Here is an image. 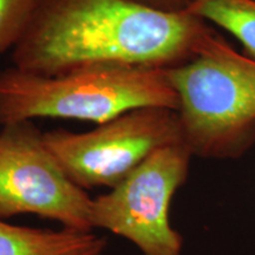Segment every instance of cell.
Returning <instances> with one entry per match:
<instances>
[{"instance_id":"7a4b0ae2","label":"cell","mask_w":255,"mask_h":255,"mask_svg":"<svg viewBox=\"0 0 255 255\" xmlns=\"http://www.w3.org/2000/svg\"><path fill=\"white\" fill-rule=\"evenodd\" d=\"M178 109L167 70L103 65L55 76L0 72V124L63 119L98 126L138 108Z\"/></svg>"},{"instance_id":"3957f363","label":"cell","mask_w":255,"mask_h":255,"mask_svg":"<svg viewBox=\"0 0 255 255\" xmlns=\"http://www.w3.org/2000/svg\"><path fill=\"white\" fill-rule=\"evenodd\" d=\"M191 155L237 159L255 143V60L215 30L193 59L167 70Z\"/></svg>"},{"instance_id":"277c9868","label":"cell","mask_w":255,"mask_h":255,"mask_svg":"<svg viewBox=\"0 0 255 255\" xmlns=\"http://www.w3.org/2000/svg\"><path fill=\"white\" fill-rule=\"evenodd\" d=\"M43 138L77 186L111 189L156 150L182 142V133L176 110L146 107L98 124L90 131L52 130L43 132Z\"/></svg>"},{"instance_id":"30bf717a","label":"cell","mask_w":255,"mask_h":255,"mask_svg":"<svg viewBox=\"0 0 255 255\" xmlns=\"http://www.w3.org/2000/svg\"><path fill=\"white\" fill-rule=\"evenodd\" d=\"M131 1L155 11L178 14L188 13L196 0H131Z\"/></svg>"},{"instance_id":"8992f818","label":"cell","mask_w":255,"mask_h":255,"mask_svg":"<svg viewBox=\"0 0 255 255\" xmlns=\"http://www.w3.org/2000/svg\"><path fill=\"white\" fill-rule=\"evenodd\" d=\"M92 199L60 167L31 121L0 131V219L36 214L91 232Z\"/></svg>"},{"instance_id":"9c48e42d","label":"cell","mask_w":255,"mask_h":255,"mask_svg":"<svg viewBox=\"0 0 255 255\" xmlns=\"http://www.w3.org/2000/svg\"><path fill=\"white\" fill-rule=\"evenodd\" d=\"M38 2L39 0H0V53L17 45Z\"/></svg>"},{"instance_id":"5b68a950","label":"cell","mask_w":255,"mask_h":255,"mask_svg":"<svg viewBox=\"0 0 255 255\" xmlns=\"http://www.w3.org/2000/svg\"><path fill=\"white\" fill-rule=\"evenodd\" d=\"M191 157L182 142L156 150L109 193L92 199V228L126 238L143 255H182V237L171 227L169 209Z\"/></svg>"},{"instance_id":"52a82bcc","label":"cell","mask_w":255,"mask_h":255,"mask_svg":"<svg viewBox=\"0 0 255 255\" xmlns=\"http://www.w3.org/2000/svg\"><path fill=\"white\" fill-rule=\"evenodd\" d=\"M107 241L91 232L14 226L0 219V255H105Z\"/></svg>"},{"instance_id":"6da1fadb","label":"cell","mask_w":255,"mask_h":255,"mask_svg":"<svg viewBox=\"0 0 255 255\" xmlns=\"http://www.w3.org/2000/svg\"><path fill=\"white\" fill-rule=\"evenodd\" d=\"M214 30L131 0H39L12 60L44 76L103 65L168 70L193 59Z\"/></svg>"},{"instance_id":"ba28073f","label":"cell","mask_w":255,"mask_h":255,"mask_svg":"<svg viewBox=\"0 0 255 255\" xmlns=\"http://www.w3.org/2000/svg\"><path fill=\"white\" fill-rule=\"evenodd\" d=\"M188 13L228 32L255 60V0H196Z\"/></svg>"}]
</instances>
